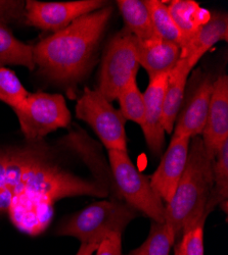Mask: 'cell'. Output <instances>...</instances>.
I'll list each match as a JSON object with an SVG mask.
<instances>
[{
	"label": "cell",
	"mask_w": 228,
	"mask_h": 255,
	"mask_svg": "<svg viewBox=\"0 0 228 255\" xmlns=\"http://www.w3.org/2000/svg\"><path fill=\"white\" fill-rule=\"evenodd\" d=\"M0 149V214L8 215L20 232L36 236L53 218L54 204L63 198L106 197L100 182L81 178L63 167L43 140Z\"/></svg>",
	"instance_id": "1"
},
{
	"label": "cell",
	"mask_w": 228,
	"mask_h": 255,
	"mask_svg": "<svg viewBox=\"0 0 228 255\" xmlns=\"http://www.w3.org/2000/svg\"><path fill=\"white\" fill-rule=\"evenodd\" d=\"M112 13L113 7L107 5L78 17L67 28L41 40L33 52L40 73L64 85L84 79Z\"/></svg>",
	"instance_id": "2"
},
{
	"label": "cell",
	"mask_w": 228,
	"mask_h": 255,
	"mask_svg": "<svg viewBox=\"0 0 228 255\" xmlns=\"http://www.w3.org/2000/svg\"><path fill=\"white\" fill-rule=\"evenodd\" d=\"M213 160L207 155L201 136L191 139L188 162L171 200L165 205V223L180 238L201 220L213 189Z\"/></svg>",
	"instance_id": "3"
},
{
	"label": "cell",
	"mask_w": 228,
	"mask_h": 255,
	"mask_svg": "<svg viewBox=\"0 0 228 255\" xmlns=\"http://www.w3.org/2000/svg\"><path fill=\"white\" fill-rule=\"evenodd\" d=\"M137 217V210L126 202L102 200L77 212L57 230L58 235L72 236L82 243H100L111 234H123Z\"/></svg>",
	"instance_id": "4"
},
{
	"label": "cell",
	"mask_w": 228,
	"mask_h": 255,
	"mask_svg": "<svg viewBox=\"0 0 228 255\" xmlns=\"http://www.w3.org/2000/svg\"><path fill=\"white\" fill-rule=\"evenodd\" d=\"M139 67L137 39L123 29L110 40L103 52L97 91L110 102L116 100L126 85L136 79Z\"/></svg>",
	"instance_id": "5"
},
{
	"label": "cell",
	"mask_w": 228,
	"mask_h": 255,
	"mask_svg": "<svg viewBox=\"0 0 228 255\" xmlns=\"http://www.w3.org/2000/svg\"><path fill=\"white\" fill-rule=\"evenodd\" d=\"M109 160L119 192L126 203L153 222L165 223L163 200L153 189L150 178L138 171L127 152L110 150Z\"/></svg>",
	"instance_id": "6"
},
{
	"label": "cell",
	"mask_w": 228,
	"mask_h": 255,
	"mask_svg": "<svg viewBox=\"0 0 228 255\" xmlns=\"http://www.w3.org/2000/svg\"><path fill=\"white\" fill-rule=\"evenodd\" d=\"M13 111L28 141L43 140L48 134L71 124V113L60 94L30 93Z\"/></svg>",
	"instance_id": "7"
},
{
	"label": "cell",
	"mask_w": 228,
	"mask_h": 255,
	"mask_svg": "<svg viewBox=\"0 0 228 255\" xmlns=\"http://www.w3.org/2000/svg\"><path fill=\"white\" fill-rule=\"evenodd\" d=\"M77 119L85 122L107 149L127 152L126 120L97 90L85 88L77 101Z\"/></svg>",
	"instance_id": "8"
},
{
	"label": "cell",
	"mask_w": 228,
	"mask_h": 255,
	"mask_svg": "<svg viewBox=\"0 0 228 255\" xmlns=\"http://www.w3.org/2000/svg\"><path fill=\"white\" fill-rule=\"evenodd\" d=\"M108 5L102 0H78L68 2L26 1L27 25L56 33L67 28L75 19Z\"/></svg>",
	"instance_id": "9"
},
{
	"label": "cell",
	"mask_w": 228,
	"mask_h": 255,
	"mask_svg": "<svg viewBox=\"0 0 228 255\" xmlns=\"http://www.w3.org/2000/svg\"><path fill=\"white\" fill-rule=\"evenodd\" d=\"M191 139L188 136H174L154 175L150 178L153 189L160 198L168 203L188 162Z\"/></svg>",
	"instance_id": "10"
},
{
	"label": "cell",
	"mask_w": 228,
	"mask_h": 255,
	"mask_svg": "<svg viewBox=\"0 0 228 255\" xmlns=\"http://www.w3.org/2000/svg\"><path fill=\"white\" fill-rule=\"evenodd\" d=\"M202 140L210 159L215 158L220 147L228 140V77L226 75L214 80Z\"/></svg>",
	"instance_id": "11"
},
{
	"label": "cell",
	"mask_w": 228,
	"mask_h": 255,
	"mask_svg": "<svg viewBox=\"0 0 228 255\" xmlns=\"http://www.w3.org/2000/svg\"><path fill=\"white\" fill-rule=\"evenodd\" d=\"M214 79L205 75L199 79L188 98H184L177 116L173 135L194 138L201 136L209 111Z\"/></svg>",
	"instance_id": "12"
},
{
	"label": "cell",
	"mask_w": 228,
	"mask_h": 255,
	"mask_svg": "<svg viewBox=\"0 0 228 255\" xmlns=\"http://www.w3.org/2000/svg\"><path fill=\"white\" fill-rule=\"evenodd\" d=\"M168 74H163L150 80L147 90L143 92L144 121L141 129L151 152L159 156L165 142V130L163 126L164 98L167 86Z\"/></svg>",
	"instance_id": "13"
},
{
	"label": "cell",
	"mask_w": 228,
	"mask_h": 255,
	"mask_svg": "<svg viewBox=\"0 0 228 255\" xmlns=\"http://www.w3.org/2000/svg\"><path fill=\"white\" fill-rule=\"evenodd\" d=\"M137 58L139 66L147 71L149 80H152L173 70L180 59V47L159 37L147 42L137 40Z\"/></svg>",
	"instance_id": "14"
},
{
	"label": "cell",
	"mask_w": 228,
	"mask_h": 255,
	"mask_svg": "<svg viewBox=\"0 0 228 255\" xmlns=\"http://www.w3.org/2000/svg\"><path fill=\"white\" fill-rule=\"evenodd\" d=\"M228 40V16L225 12L211 14L207 22L192 39L190 43L180 50V58L186 59L194 69L206 52H208L219 41Z\"/></svg>",
	"instance_id": "15"
},
{
	"label": "cell",
	"mask_w": 228,
	"mask_h": 255,
	"mask_svg": "<svg viewBox=\"0 0 228 255\" xmlns=\"http://www.w3.org/2000/svg\"><path fill=\"white\" fill-rule=\"evenodd\" d=\"M192 70L189 61L180 58L173 70L169 73L165 91L163 115L164 130L167 134L173 133L175 122L185 96L186 83H188Z\"/></svg>",
	"instance_id": "16"
},
{
	"label": "cell",
	"mask_w": 228,
	"mask_h": 255,
	"mask_svg": "<svg viewBox=\"0 0 228 255\" xmlns=\"http://www.w3.org/2000/svg\"><path fill=\"white\" fill-rule=\"evenodd\" d=\"M167 6L181 36V50L208 22L212 13L194 0H173Z\"/></svg>",
	"instance_id": "17"
},
{
	"label": "cell",
	"mask_w": 228,
	"mask_h": 255,
	"mask_svg": "<svg viewBox=\"0 0 228 255\" xmlns=\"http://www.w3.org/2000/svg\"><path fill=\"white\" fill-rule=\"evenodd\" d=\"M117 6L124 20V29L139 42L158 38L154 31L148 6L143 0H118Z\"/></svg>",
	"instance_id": "18"
},
{
	"label": "cell",
	"mask_w": 228,
	"mask_h": 255,
	"mask_svg": "<svg viewBox=\"0 0 228 255\" xmlns=\"http://www.w3.org/2000/svg\"><path fill=\"white\" fill-rule=\"evenodd\" d=\"M34 45L26 44L16 39L7 26L0 24V66H23L33 71Z\"/></svg>",
	"instance_id": "19"
},
{
	"label": "cell",
	"mask_w": 228,
	"mask_h": 255,
	"mask_svg": "<svg viewBox=\"0 0 228 255\" xmlns=\"http://www.w3.org/2000/svg\"><path fill=\"white\" fill-rule=\"evenodd\" d=\"M213 189L207 204L206 212H210L220 205L227 214L228 198V140L223 143L213 160Z\"/></svg>",
	"instance_id": "20"
},
{
	"label": "cell",
	"mask_w": 228,
	"mask_h": 255,
	"mask_svg": "<svg viewBox=\"0 0 228 255\" xmlns=\"http://www.w3.org/2000/svg\"><path fill=\"white\" fill-rule=\"evenodd\" d=\"M152 25L157 36L163 40L173 42L180 47L181 36L168 10V6L160 0H146Z\"/></svg>",
	"instance_id": "21"
},
{
	"label": "cell",
	"mask_w": 228,
	"mask_h": 255,
	"mask_svg": "<svg viewBox=\"0 0 228 255\" xmlns=\"http://www.w3.org/2000/svg\"><path fill=\"white\" fill-rule=\"evenodd\" d=\"M176 237L166 223L153 222L147 240L128 255H169Z\"/></svg>",
	"instance_id": "22"
},
{
	"label": "cell",
	"mask_w": 228,
	"mask_h": 255,
	"mask_svg": "<svg viewBox=\"0 0 228 255\" xmlns=\"http://www.w3.org/2000/svg\"><path fill=\"white\" fill-rule=\"evenodd\" d=\"M120 112L126 121H132L140 127L144 121V98L139 90L136 79H132L117 97Z\"/></svg>",
	"instance_id": "23"
},
{
	"label": "cell",
	"mask_w": 228,
	"mask_h": 255,
	"mask_svg": "<svg viewBox=\"0 0 228 255\" xmlns=\"http://www.w3.org/2000/svg\"><path fill=\"white\" fill-rule=\"evenodd\" d=\"M29 94L12 71L0 67V101L14 110L24 102Z\"/></svg>",
	"instance_id": "24"
},
{
	"label": "cell",
	"mask_w": 228,
	"mask_h": 255,
	"mask_svg": "<svg viewBox=\"0 0 228 255\" xmlns=\"http://www.w3.org/2000/svg\"><path fill=\"white\" fill-rule=\"evenodd\" d=\"M207 219L201 220L194 228L184 232L175 247L176 255H204V227Z\"/></svg>",
	"instance_id": "25"
},
{
	"label": "cell",
	"mask_w": 228,
	"mask_h": 255,
	"mask_svg": "<svg viewBox=\"0 0 228 255\" xmlns=\"http://www.w3.org/2000/svg\"><path fill=\"white\" fill-rule=\"evenodd\" d=\"M26 17V1H0V24L7 25Z\"/></svg>",
	"instance_id": "26"
},
{
	"label": "cell",
	"mask_w": 228,
	"mask_h": 255,
	"mask_svg": "<svg viewBox=\"0 0 228 255\" xmlns=\"http://www.w3.org/2000/svg\"><path fill=\"white\" fill-rule=\"evenodd\" d=\"M96 251V255H121L122 234H111L99 243Z\"/></svg>",
	"instance_id": "27"
},
{
	"label": "cell",
	"mask_w": 228,
	"mask_h": 255,
	"mask_svg": "<svg viewBox=\"0 0 228 255\" xmlns=\"http://www.w3.org/2000/svg\"><path fill=\"white\" fill-rule=\"evenodd\" d=\"M99 243L96 242H88V243H82L79 251L76 255H93V253L97 250Z\"/></svg>",
	"instance_id": "28"
},
{
	"label": "cell",
	"mask_w": 228,
	"mask_h": 255,
	"mask_svg": "<svg viewBox=\"0 0 228 255\" xmlns=\"http://www.w3.org/2000/svg\"><path fill=\"white\" fill-rule=\"evenodd\" d=\"M174 255H176V254H174Z\"/></svg>",
	"instance_id": "29"
}]
</instances>
